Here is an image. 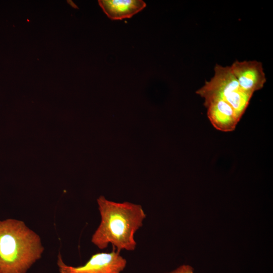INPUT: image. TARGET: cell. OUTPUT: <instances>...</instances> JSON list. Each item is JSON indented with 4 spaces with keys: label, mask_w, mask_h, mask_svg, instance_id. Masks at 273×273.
Listing matches in <instances>:
<instances>
[{
    "label": "cell",
    "mask_w": 273,
    "mask_h": 273,
    "mask_svg": "<svg viewBox=\"0 0 273 273\" xmlns=\"http://www.w3.org/2000/svg\"><path fill=\"white\" fill-rule=\"evenodd\" d=\"M126 260L120 251L113 248L110 252H99L93 254L83 265L72 266L66 264L60 254L57 264L60 273H121L125 268Z\"/></svg>",
    "instance_id": "cell-4"
},
{
    "label": "cell",
    "mask_w": 273,
    "mask_h": 273,
    "mask_svg": "<svg viewBox=\"0 0 273 273\" xmlns=\"http://www.w3.org/2000/svg\"><path fill=\"white\" fill-rule=\"evenodd\" d=\"M101 221L93 234L92 243L104 249L111 244L116 250L133 251L135 232L143 226L146 214L140 205L115 202L100 196L97 199Z\"/></svg>",
    "instance_id": "cell-1"
},
{
    "label": "cell",
    "mask_w": 273,
    "mask_h": 273,
    "mask_svg": "<svg viewBox=\"0 0 273 273\" xmlns=\"http://www.w3.org/2000/svg\"><path fill=\"white\" fill-rule=\"evenodd\" d=\"M207 116L213 126L224 132L233 131L240 120L233 108L225 102L216 99L204 101Z\"/></svg>",
    "instance_id": "cell-6"
},
{
    "label": "cell",
    "mask_w": 273,
    "mask_h": 273,
    "mask_svg": "<svg viewBox=\"0 0 273 273\" xmlns=\"http://www.w3.org/2000/svg\"><path fill=\"white\" fill-rule=\"evenodd\" d=\"M169 273H194V269L189 265L184 264Z\"/></svg>",
    "instance_id": "cell-8"
},
{
    "label": "cell",
    "mask_w": 273,
    "mask_h": 273,
    "mask_svg": "<svg viewBox=\"0 0 273 273\" xmlns=\"http://www.w3.org/2000/svg\"><path fill=\"white\" fill-rule=\"evenodd\" d=\"M43 251L39 235L24 221L0 220V273H26Z\"/></svg>",
    "instance_id": "cell-2"
},
{
    "label": "cell",
    "mask_w": 273,
    "mask_h": 273,
    "mask_svg": "<svg viewBox=\"0 0 273 273\" xmlns=\"http://www.w3.org/2000/svg\"><path fill=\"white\" fill-rule=\"evenodd\" d=\"M214 76L196 91L205 101L220 100L228 103L240 120L253 94L244 90L233 74L230 66L216 64Z\"/></svg>",
    "instance_id": "cell-3"
},
{
    "label": "cell",
    "mask_w": 273,
    "mask_h": 273,
    "mask_svg": "<svg viewBox=\"0 0 273 273\" xmlns=\"http://www.w3.org/2000/svg\"><path fill=\"white\" fill-rule=\"evenodd\" d=\"M240 87L253 94L263 88L266 81L262 64L257 61H235L230 66Z\"/></svg>",
    "instance_id": "cell-5"
},
{
    "label": "cell",
    "mask_w": 273,
    "mask_h": 273,
    "mask_svg": "<svg viewBox=\"0 0 273 273\" xmlns=\"http://www.w3.org/2000/svg\"><path fill=\"white\" fill-rule=\"evenodd\" d=\"M99 4L112 20L130 18L146 6L142 0H100Z\"/></svg>",
    "instance_id": "cell-7"
}]
</instances>
